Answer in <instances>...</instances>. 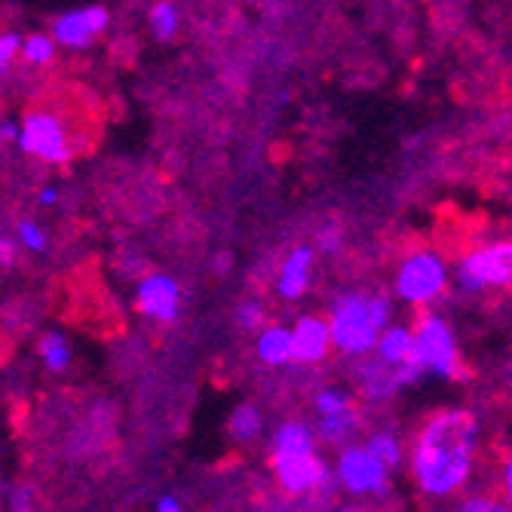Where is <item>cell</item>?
I'll use <instances>...</instances> for the list:
<instances>
[{"label": "cell", "mask_w": 512, "mask_h": 512, "mask_svg": "<svg viewBox=\"0 0 512 512\" xmlns=\"http://www.w3.org/2000/svg\"><path fill=\"white\" fill-rule=\"evenodd\" d=\"M482 445V427L476 414L463 408L436 411L417 430L408 470L427 500H448L467 488Z\"/></svg>", "instance_id": "cell-1"}, {"label": "cell", "mask_w": 512, "mask_h": 512, "mask_svg": "<svg viewBox=\"0 0 512 512\" xmlns=\"http://www.w3.org/2000/svg\"><path fill=\"white\" fill-rule=\"evenodd\" d=\"M393 319V304L381 292H341L329 310L335 350L350 359H362L378 350V341Z\"/></svg>", "instance_id": "cell-2"}, {"label": "cell", "mask_w": 512, "mask_h": 512, "mask_svg": "<svg viewBox=\"0 0 512 512\" xmlns=\"http://www.w3.org/2000/svg\"><path fill=\"white\" fill-rule=\"evenodd\" d=\"M270 470L279 491L289 497H338L344 491L335 470L319 457L316 448L270 451Z\"/></svg>", "instance_id": "cell-3"}, {"label": "cell", "mask_w": 512, "mask_h": 512, "mask_svg": "<svg viewBox=\"0 0 512 512\" xmlns=\"http://www.w3.org/2000/svg\"><path fill=\"white\" fill-rule=\"evenodd\" d=\"M421 378H442L451 381L460 371V350H457V338L451 322L439 313H424L414 325V353L408 359Z\"/></svg>", "instance_id": "cell-4"}, {"label": "cell", "mask_w": 512, "mask_h": 512, "mask_svg": "<svg viewBox=\"0 0 512 512\" xmlns=\"http://www.w3.org/2000/svg\"><path fill=\"white\" fill-rule=\"evenodd\" d=\"M454 283L463 295L512 289V240H494L457 261Z\"/></svg>", "instance_id": "cell-5"}, {"label": "cell", "mask_w": 512, "mask_h": 512, "mask_svg": "<svg viewBox=\"0 0 512 512\" xmlns=\"http://www.w3.org/2000/svg\"><path fill=\"white\" fill-rule=\"evenodd\" d=\"M448 279L451 273L442 255H436L433 249H417L405 255L402 264L396 267L393 286L408 307H430L445 295Z\"/></svg>", "instance_id": "cell-6"}, {"label": "cell", "mask_w": 512, "mask_h": 512, "mask_svg": "<svg viewBox=\"0 0 512 512\" xmlns=\"http://www.w3.org/2000/svg\"><path fill=\"white\" fill-rule=\"evenodd\" d=\"M16 145L22 154L40 163H50V166H65L74 157L68 123L56 111H46V108L28 111L22 117V135Z\"/></svg>", "instance_id": "cell-7"}, {"label": "cell", "mask_w": 512, "mask_h": 512, "mask_svg": "<svg viewBox=\"0 0 512 512\" xmlns=\"http://www.w3.org/2000/svg\"><path fill=\"white\" fill-rule=\"evenodd\" d=\"M335 476L341 488L353 497H390V470L365 448V442L341 448L335 460Z\"/></svg>", "instance_id": "cell-8"}, {"label": "cell", "mask_w": 512, "mask_h": 512, "mask_svg": "<svg viewBox=\"0 0 512 512\" xmlns=\"http://www.w3.org/2000/svg\"><path fill=\"white\" fill-rule=\"evenodd\" d=\"M111 25V13L105 7H83V10H71V13H62L50 34L56 37V43L62 50H89L92 43H96Z\"/></svg>", "instance_id": "cell-9"}, {"label": "cell", "mask_w": 512, "mask_h": 512, "mask_svg": "<svg viewBox=\"0 0 512 512\" xmlns=\"http://www.w3.org/2000/svg\"><path fill=\"white\" fill-rule=\"evenodd\" d=\"M135 310L151 322L172 325L181 313V286L169 273H151L135 286Z\"/></svg>", "instance_id": "cell-10"}, {"label": "cell", "mask_w": 512, "mask_h": 512, "mask_svg": "<svg viewBox=\"0 0 512 512\" xmlns=\"http://www.w3.org/2000/svg\"><path fill=\"white\" fill-rule=\"evenodd\" d=\"M292 332H295V362L298 365H316L335 347L329 316L307 313L292 325Z\"/></svg>", "instance_id": "cell-11"}, {"label": "cell", "mask_w": 512, "mask_h": 512, "mask_svg": "<svg viewBox=\"0 0 512 512\" xmlns=\"http://www.w3.org/2000/svg\"><path fill=\"white\" fill-rule=\"evenodd\" d=\"M313 261H316V249L313 246H298L286 255L283 267H279V279H276V295L295 304L307 295L310 279H313Z\"/></svg>", "instance_id": "cell-12"}, {"label": "cell", "mask_w": 512, "mask_h": 512, "mask_svg": "<svg viewBox=\"0 0 512 512\" xmlns=\"http://www.w3.org/2000/svg\"><path fill=\"white\" fill-rule=\"evenodd\" d=\"M255 353L270 368H283L295 362V332L286 329V325H264L255 338Z\"/></svg>", "instance_id": "cell-13"}, {"label": "cell", "mask_w": 512, "mask_h": 512, "mask_svg": "<svg viewBox=\"0 0 512 512\" xmlns=\"http://www.w3.org/2000/svg\"><path fill=\"white\" fill-rule=\"evenodd\" d=\"M359 424H362L359 408H350V411H341V414L316 417L313 427H316L319 442H325L329 448H347V445H353V436L359 433Z\"/></svg>", "instance_id": "cell-14"}, {"label": "cell", "mask_w": 512, "mask_h": 512, "mask_svg": "<svg viewBox=\"0 0 512 512\" xmlns=\"http://www.w3.org/2000/svg\"><path fill=\"white\" fill-rule=\"evenodd\" d=\"M411 353H414V329H408V325H387L375 356H381L390 365H405Z\"/></svg>", "instance_id": "cell-15"}, {"label": "cell", "mask_w": 512, "mask_h": 512, "mask_svg": "<svg viewBox=\"0 0 512 512\" xmlns=\"http://www.w3.org/2000/svg\"><path fill=\"white\" fill-rule=\"evenodd\" d=\"M37 356H40L43 368L53 371V375H62V371H68L71 362H74V350H71L68 338L59 335V332H46L37 341Z\"/></svg>", "instance_id": "cell-16"}, {"label": "cell", "mask_w": 512, "mask_h": 512, "mask_svg": "<svg viewBox=\"0 0 512 512\" xmlns=\"http://www.w3.org/2000/svg\"><path fill=\"white\" fill-rule=\"evenodd\" d=\"M227 430H230V436H234V442H240V445L258 442L261 433H264V414H261V408L252 405V402L240 405L234 414H230Z\"/></svg>", "instance_id": "cell-17"}, {"label": "cell", "mask_w": 512, "mask_h": 512, "mask_svg": "<svg viewBox=\"0 0 512 512\" xmlns=\"http://www.w3.org/2000/svg\"><path fill=\"white\" fill-rule=\"evenodd\" d=\"M319 436L316 427L304 424V421H286L270 439V451H304V448H316Z\"/></svg>", "instance_id": "cell-18"}, {"label": "cell", "mask_w": 512, "mask_h": 512, "mask_svg": "<svg viewBox=\"0 0 512 512\" xmlns=\"http://www.w3.org/2000/svg\"><path fill=\"white\" fill-rule=\"evenodd\" d=\"M365 448H368L371 454H375L390 473H399V470L405 467V448H402L399 436H396V433H390V430L371 433V436L365 439Z\"/></svg>", "instance_id": "cell-19"}, {"label": "cell", "mask_w": 512, "mask_h": 512, "mask_svg": "<svg viewBox=\"0 0 512 512\" xmlns=\"http://www.w3.org/2000/svg\"><path fill=\"white\" fill-rule=\"evenodd\" d=\"M56 37L53 34H28L22 40V53L19 59L31 68H46V65H53L56 59Z\"/></svg>", "instance_id": "cell-20"}, {"label": "cell", "mask_w": 512, "mask_h": 512, "mask_svg": "<svg viewBox=\"0 0 512 512\" xmlns=\"http://www.w3.org/2000/svg\"><path fill=\"white\" fill-rule=\"evenodd\" d=\"M148 22H151V31H154V37H157V40H172V37L178 34V28H181L178 7H175V4H169V0H157V4L151 7Z\"/></svg>", "instance_id": "cell-21"}, {"label": "cell", "mask_w": 512, "mask_h": 512, "mask_svg": "<svg viewBox=\"0 0 512 512\" xmlns=\"http://www.w3.org/2000/svg\"><path fill=\"white\" fill-rule=\"evenodd\" d=\"M356 408V399L341 390V387H325L313 396V411L316 417H325V414H341V411H350Z\"/></svg>", "instance_id": "cell-22"}, {"label": "cell", "mask_w": 512, "mask_h": 512, "mask_svg": "<svg viewBox=\"0 0 512 512\" xmlns=\"http://www.w3.org/2000/svg\"><path fill=\"white\" fill-rule=\"evenodd\" d=\"M16 243L25 252H46L50 237H46V230L34 218H22V221H16Z\"/></svg>", "instance_id": "cell-23"}, {"label": "cell", "mask_w": 512, "mask_h": 512, "mask_svg": "<svg viewBox=\"0 0 512 512\" xmlns=\"http://www.w3.org/2000/svg\"><path fill=\"white\" fill-rule=\"evenodd\" d=\"M237 325H240V329H246V332H261L264 325H267V307L261 301H255V298L243 301L237 307Z\"/></svg>", "instance_id": "cell-24"}, {"label": "cell", "mask_w": 512, "mask_h": 512, "mask_svg": "<svg viewBox=\"0 0 512 512\" xmlns=\"http://www.w3.org/2000/svg\"><path fill=\"white\" fill-rule=\"evenodd\" d=\"M22 40L25 37H19V34H13V31H7L4 37H0V68H10L13 65V59L22 53Z\"/></svg>", "instance_id": "cell-25"}, {"label": "cell", "mask_w": 512, "mask_h": 512, "mask_svg": "<svg viewBox=\"0 0 512 512\" xmlns=\"http://www.w3.org/2000/svg\"><path fill=\"white\" fill-rule=\"evenodd\" d=\"M457 506L463 512H500V509H509L506 503H497V500H488V497H463Z\"/></svg>", "instance_id": "cell-26"}, {"label": "cell", "mask_w": 512, "mask_h": 512, "mask_svg": "<svg viewBox=\"0 0 512 512\" xmlns=\"http://www.w3.org/2000/svg\"><path fill=\"white\" fill-rule=\"evenodd\" d=\"M500 482H503V497H506V506L512 509V445L503 457V470H500Z\"/></svg>", "instance_id": "cell-27"}, {"label": "cell", "mask_w": 512, "mask_h": 512, "mask_svg": "<svg viewBox=\"0 0 512 512\" xmlns=\"http://www.w3.org/2000/svg\"><path fill=\"white\" fill-rule=\"evenodd\" d=\"M19 135H22V120H4V126H0V138H4L7 145H16L19 142Z\"/></svg>", "instance_id": "cell-28"}, {"label": "cell", "mask_w": 512, "mask_h": 512, "mask_svg": "<svg viewBox=\"0 0 512 512\" xmlns=\"http://www.w3.org/2000/svg\"><path fill=\"white\" fill-rule=\"evenodd\" d=\"M338 240H341V230L338 227L322 230V234H319V252H332L338 246Z\"/></svg>", "instance_id": "cell-29"}, {"label": "cell", "mask_w": 512, "mask_h": 512, "mask_svg": "<svg viewBox=\"0 0 512 512\" xmlns=\"http://www.w3.org/2000/svg\"><path fill=\"white\" fill-rule=\"evenodd\" d=\"M37 203L40 206H56L59 203V188H56V184H43V188L37 191Z\"/></svg>", "instance_id": "cell-30"}, {"label": "cell", "mask_w": 512, "mask_h": 512, "mask_svg": "<svg viewBox=\"0 0 512 512\" xmlns=\"http://www.w3.org/2000/svg\"><path fill=\"white\" fill-rule=\"evenodd\" d=\"M157 509H160V512H178V509H181V503H178L172 494H166V497H160V500H157Z\"/></svg>", "instance_id": "cell-31"}, {"label": "cell", "mask_w": 512, "mask_h": 512, "mask_svg": "<svg viewBox=\"0 0 512 512\" xmlns=\"http://www.w3.org/2000/svg\"><path fill=\"white\" fill-rule=\"evenodd\" d=\"M0 261H4L7 267H10V261H13V243H10V240L0 243Z\"/></svg>", "instance_id": "cell-32"}]
</instances>
